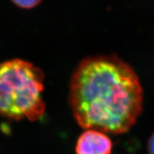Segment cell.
Segmentation results:
<instances>
[{
	"mask_svg": "<svg viewBox=\"0 0 154 154\" xmlns=\"http://www.w3.org/2000/svg\"><path fill=\"white\" fill-rule=\"evenodd\" d=\"M69 104L84 129L124 134L143 109V90L129 65L114 56L85 59L73 74Z\"/></svg>",
	"mask_w": 154,
	"mask_h": 154,
	"instance_id": "cell-1",
	"label": "cell"
},
{
	"mask_svg": "<svg viewBox=\"0 0 154 154\" xmlns=\"http://www.w3.org/2000/svg\"><path fill=\"white\" fill-rule=\"evenodd\" d=\"M44 74L32 63L13 59L0 64V116L31 121L45 111Z\"/></svg>",
	"mask_w": 154,
	"mask_h": 154,
	"instance_id": "cell-2",
	"label": "cell"
},
{
	"mask_svg": "<svg viewBox=\"0 0 154 154\" xmlns=\"http://www.w3.org/2000/svg\"><path fill=\"white\" fill-rule=\"evenodd\" d=\"M113 143L111 138L101 131L86 129L76 141V154H111Z\"/></svg>",
	"mask_w": 154,
	"mask_h": 154,
	"instance_id": "cell-3",
	"label": "cell"
},
{
	"mask_svg": "<svg viewBox=\"0 0 154 154\" xmlns=\"http://www.w3.org/2000/svg\"><path fill=\"white\" fill-rule=\"evenodd\" d=\"M13 3L23 9H31L37 6L42 0H11Z\"/></svg>",
	"mask_w": 154,
	"mask_h": 154,
	"instance_id": "cell-4",
	"label": "cell"
},
{
	"mask_svg": "<svg viewBox=\"0 0 154 154\" xmlns=\"http://www.w3.org/2000/svg\"><path fill=\"white\" fill-rule=\"evenodd\" d=\"M147 150L149 154H154V133L151 135L148 141Z\"/></svg>",
	"mask_w": 154,
	"mask_h": 154,
	"instance_id": "cell-5",
	"label": "cell"
}]
</instances>
